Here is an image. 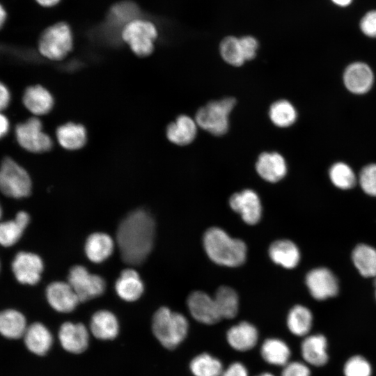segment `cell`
Instances as JSON below:
<instances>
[{
  "instance_id": "12",
  "label": "cell",
  "mask_w": 376,
  "mask_h": 376,
  "mask_svg": "<svg viewBox=\"0 0 376 376\" xmlns=\"http://www.w3.org/2000/svg\"><path fill=\"white\" fill-rule=\"evenodd\" d=\"M229 205L247 224L254 225L260 220L261 202L258 194L251 189L233 194L229 199Z\"/></svg>"
},
{
  "instance_id": "47",
  "label": "cell",
  "mask_w": 376,
  "mask_h": 376,
  "mask_svg": "<svg viewBox=\"0 0 376 376\" xmlns=\"http://www.w3.org/2000/svg\"><path fill=\"white\" fill-rule=\"evenodd\" d=\"M39 5L42 7L49 8L58 4L61 0H35Z\"/></svg>"
},
{
  "instance_id": "6",
  "label": "cell",
  "mask_w": 376,
  "mask_h": 376,
  "mask_svg": "<svg viewBox=\"0 0 376 376\" xmlns=\"http://www.w3.org/2000/svg\"><path fill=\"white\" fill-rule=\"evenodd\" d=\"M157 36L155 24L141 17L129 22L121 31L123 41L136 55L141 57L152 53Z\"/></svg>"
},
{
  "instance_id": "21",
  "label": "cell",
  "mask_w": 376,
  "mask_h": 376,
  "mask_svg": "<svg viewBox=\"0 0 376 376\" xmlns=\"http://www.w3.org/2000/svg\"><path fill=\"white\" fill-rule=\"evenodd\" d=\"M23 337L26 348L38 356L45 355L53 342L51 332L40 322H34L28 326Z\"/></svg>"
},
{
  "instance_id": "1",
  "label": "cell",
  "mask_w": 376,
  "mask_h": 376,
  "mask_svg": "<svg viewBox=\"0 0 376 376\" xmlns=\"http://www.w3.org/2000/svg\"><path fill=\"white\" fill-rule=\"evenodd\" d=\"M155 224L146 210L139 209L127 215L118 226L116 239L123 261L130 265L142 263L154 244Z\"/></svg>"
},
{
  "instance_id": "23",
  "label": "cell",
  "mask_w": 376,
  "mask_h": 376,
  "mask_svg": "<svg viewBox=\"0 0 376 376\" xmlns=\"http://www.w3.org/2000/svg\"><path fill=\"white\" fill-rule=\"evenodd\" d=\"M118 295L127 301L137 300L143 292L144 286L139 274L133 269L121 272L115 285Z\"/></svg>"
},
{
  "instance_id": "33",
  "label": "cell",
  "mask_w": 376,
  "mask_h": 376,
  "mask_svg": "<svg viewBox=\"0 0 376 376\" xmlns=\"http://www.w3.org/2000/svg\"><path fill=\"white\" fill-rule=\"evenodd\" d=\"M214 299L221 319L236 317L239 311V297L235 290L228 286H221L216 291Z\"/></svg>"
},
{
  "instance_id": "35",
  "label": "cell",
  "mask_w": 376,
  "mask_h": 376,
  "mask_svg": "<svg viewBox=\"0 0 376 376\" xmlns=\"http://www.w3.org/2000/svg\"><path fill=\"white\" fill-rule=\"evenodd\" d=\"M189 369L194 376H221L224 367L218 358L204 352L191 359Z\"/></svg>"
},
{
  "instance_id": "8",
  "label": "cell",
  "mask_w": 376,
  "mask_h": 376,
  "mask_svg": "<svg viewBox=\"0 0 376 376\" xmlns=\"http://www.w3.org/2000/svg\"><path fill=\"white\" fill-rule=\"evenodd\" d=\"M68 283L77 294L79 301H86L101 295L105 290L104 280L91 274L81 265L72 267L68 274Z\"/></svg>"
},
{
  "instance_id": "40",
  "label": "cell",
  "mask_w": 376,
  "mask_h": 376,
  "mask_svg": "<svg viewBox=\"0 0 376 376\" xmlns=\"http://www.w3.org/2000/svg\"><path fill=\"white\" fill-rule=\"evenodd\" d=\"M359 182L364 192L376 196V164H368L361 169Z\"/></svg>"
},
{
  "instance_id": "41",
  "label": "cell",
  "mask_w": 376,
  "mask_h": 376,
  "mask_svg": "<svg viewBox=\"0 0 376 376\" xmlns=\"http://www.w3.org/2000/svg\"><path fill=\"white\" fill-rule=\"evenodd\" d=\"M281 376H311V370L306 363L289 361L283 366Z\"/></svg>"
},
{
  "instance_id": "9",
  "label": "cell",
  "mask_w": 376,
  "mask_h": 376,
  "mask_svg": "<svg viewBox=\"0 0 376 376\" xmlns=\"http://www.w3.org/2000/svg\"><path fill=\"white\" fill-rule=\"evenodd\" d=\"M15 135L19 144L32 152H43L52 147L50 137L42 130V123L37 118H31L25 123L18 124Z\"/></svg>"
},
{
  "instance_id": "5",
  "label": "cell",
  "mask_w": 376,
  "mask_h": 376,
  "mask_svg": "<svg viewBox=\"0 0 376 376\" xmlns=\"http://www.w3.org/2000/svg\"><path fill=\"white\" fill-rule=\"evenodd\" d=\"M72 33L64 22L56 23L42 31L38 40L40 53L45 58L59 61L72 50Z\"/></svg>"
},
{
  "instance_id": "11",
  "label": "cell",
  "mask_w": 376,
  "mask_h": 376,
  "mask_svg": "<svg viewBox=\"0 0 376 376\" xmlns=\"http://www.w3.org/2000/svg\"><path fill=\"white\" fill-rule=\"evenodd\" d=\"M306 283L311 295L317 300H324L336 296L338 292L336 277L324 267L310 271L306 275Z\"/></svg>"
},
{
  "instance_id": "29",
  "label": "cell",
  "mask_w": 376,
  "mask_h": 376,
  "mask_svg": "<svg viewBox=\"0 0 376 376\" xmlns=\"http://www.w3.org/2000/svg\"><path fill=\"white\" fill-rule=\"evenodd\" d=\"M27 328L26 319L22 313L15 309H6L0 314V332L9 339L22 337Z\"/></svg>"
},
{
  "instance_id": "18",
  "label": "cell",
  "mask_w": 376,
  "mask_h": 376,
  "mask_svg": "<svg viewBox=\"0 0 376 376\" xmlns=\"http://www.w3.org/2000/svg\"><path fill=\"white\" fill-rule=\"evenodd\" d=\"M256 169L263 180L276 182L285 177L287 165L284 157L279 152H265L258 157Z\"/></svg>"
},
{
  "instance_id": "28",
  "label": "cell",
  "mask_w": 376,
  "mask_h": 376,
  "mask_svg": "<svg viewBox=\"0 0 376 376\" xmlns=\"http://www.w3.org/2000/svg\"><path fill=\"white\" fill-rule=\"evenodd\" d=\"M23 103L33 114L44 115L52 109L54 100L48 91L38 85L26 88L23 95Z\"/></svg>"
},
{
  "instance_id": "48",
  "label": "cell",
  "mask_w": 376,
  "mask_h": 376,
  "mask_svg": "<svg viewBox=\"0 0 376 376\" xmlns=\"http://www.w3.org/2000/svg\"><path fill=\"white\" fill-rule=\"evenodd\" d=\"M7 13L3 6L0 8L1 26H2L6 19Z\"/></svg>"
},
{
  "instance_id": "17",
  "label": "cell",
  "mask_w": 376,
  "mask_h": 376,
  "mask_svg": "<svg viewBox=\"0 0 376 376\" xmlns=\"http://www.w3.org/2000/svg\"><path fill=\"white\" fill-rule=\"evenodd\" d=\"M226 338L227 343L233 350L246 352L256 345L259 334L253 324L242 321L232 326L227 331Z\"/></svg>"
},
{
  "instance_id": "45",
  "label": "cell",
  "mask_w": 376,
  "mask_h": 376,
  "mask_svg": "<svg viewBox=\"0 0 376 376\" xmlns=\"http://www.w3.org/2000/svg\"><path fill=\"white\" fill-rule=\"evenodd\" d=\"M10 95L7 87L3 84L0 86V108L1 110L5 109L9 104Z\"/></svg>"
},
{
  "instance_id": "46",
  "label": "cell",
  "mask_w": 376,
  "mask_h": 376,
  "mask_svg": "<svg viewBox=\"0 0 376 376\" xmlns=\"http://www.w3.org/2000/svg\"><path fill=\"white\" fill-rule=\"evenodd\" d=\"M9 129V122L8 118L3 114L0 117V135L3 137L7 134Z\"/></svg>"
},
{
  "instance_id": "38",
  "label": "cell",
  "mask_w": 376,
  "mask_h": 376,
  "mask_svg": "<svg viewBox=\"0 0 376 376\" xmlns=\"http://www.w3.org/2000/svg\"><path fill=\"white\" fill-rule=\"evenodd\" d=\"M329 178L332 183L342 189L354 187L357 178L353 170L345 163L337 162L329 169Z\"/></svg>"
},
{
  "instance_id": "19",
  "label": "cell",
  "mask_w": 376,
  "mask_h": 376,
  "mask_svg": "<svg viewBox=\"0 0 376 376\" xmlns=\"http://www.w3.org/2000/svg\"><path fill=\"white\" fill-rule=\"evenodd\" d=\"M301 354L307 364L324 366L329 359L326 337L320 334L305 336L301 344Z\"/></svg>"
},
{
  "instance_id": "14",
  "label": "cell",
  "mask_w": 376,
  "mask_h": 376,
  "mask_svg": "<svg viewBox=\"0 0 376 376\" xmlns=\"http://www.w3.org/2000/svg\"><path fill=\"white\" fill-rule=\"evenodd\" d=\"M58 336L62 347L70 353L80 354L88 347V331L81 323H63L59 328Z\"/></svg>"
},
{
  "instance_id": "26",
  "label": "cell",
  "mask_w": 376,
  "mask_h": 376,
  "mask_svg": "<svg viewBox=\"0 0 376 376\" xmlns=\"http://www.w3.org/2000/svg\"><path fill=\"white\" fill-rule=\"evenodd\" d=\"M113 250V241L104 233H94L86 241L85 252L88 258L95 263L108 258Z\"/></svg>"
},
{
  "instance_id": "3",
  "label": "cell",
  "mask_w": 376,
  "mask_h": 376,
  "mask_svg": "<svg viewBox=\"0 0 376 376\" xmlns=\"http://www.w3.org/2000/svg\"><path fill=\"white\" fill-rule=\"evenodd\" d=\"M151 327L153 335L164 347L174 350L186 338L189 322L182 313L162 306L154 313Z\"/></svg>"
},
{
  "instance_id": "4",
  "label": "cell",
  "mask_w": 376,
  "mask_h": 376,
  "mask_svg": "<svg viewBox=\"0 0 376 376\" xmlns=\"http://www.w3.org/2000/svg\"><path fill=\"white\" fill-rule=\"evenodd\" d=\"M235 104L233 97L211 101L196 111L195 120L205 131L214 136H222L228 130L229 115Z\"/></svg>"
},
{
  "instance_id": "24",
  "label": "cell",
  "mask_w": 376,
  "mask_h": 376,
  "mask_svg": "<svg viewBox=\"0 0 376 376\" xmlns=\"http://www.w3.org/2000/svg\"><path fill=\"white\" fill-rule=\"evenodd\" d=\"M269 255L274 263L287 269L295 267L300 260L299 249L288 240L274 242L269 248Z\"/></svg>"
},
{
  "instance_id": "34",
  "label": "cell",
  "mask_w": 376,
  "mask_h": 376,
  "mask_svg": "<svg viewBox=\"0 0 376 376\" xmlns=\"http://www.w3.org/2000/svg\"><path fill=\"white\" fill-rule=\"evenodd\" d=\"M352 260L362 276L376 278V249L375 248L363 244H359L352 252Z\"/></svg>"
},
{
  "instance_id": "10",
  "label": "cell",
  "mask_w": 376,
  "mask_h": 376,
  "mask_svg": "<svg viewBox=\"0 0 376 376\" xmlns=\"http://www.w3.org/2000/svg\"><path fill=\"white\" fill-rule=\"evenodd\" d=\"M189 311L194 319L204 324H214L221 318L214 297L203 291L191 292L187 300Z\"/></svg>"
},
{
  "instance_id": "49",
  "label": "cell",
  "mask_w": 376,
  "mask_h": 376,
  "mask_svg": "<svg viewBox=\"0 0 376 376\" xmlns=\"http://www.w3.org/2000/svg\"><path fill=\"white\" fill-rule=\"evenodd\" d=\"M352 0H332L334 3L340 6H346L349 5L352 2Z\"/></svg>"
},
{
  "instance_id": "42",
  "label": "cell",
  "mask_w": 376,
  "mask_h": 376,
  "mask_svg": "<svg viewBox=\"0 0 376 376\" xmlns=\"http://www.w3.org/2000/svg\"><path fill=\"white\" fill-rule=\"evenodd\" d=\"M246 61L253 59L259 47L258 41L252 36L240 38Z\"/></svg>"
},
{
  "instance_id": "16",
  "label": "cell",
  "mask_w": 376,
  "mask_h": 376,
  "mask_svg": "<svg viewBox=\"0 0 376 376\" xmlns=\"http://www.w3.org/2000/svg\"><path fill=\"white\" fill-rule=\"evenodd\" d=\"M374 81L371 68L362 62L349 65L343 74V82L349 91L354 94H363L369 91Z\"/></svg>"
},
{
  "instance_id": "22",
  "label": "cell",
  "mask_w": 376,
  "mask_h": 376,
  "mask_svg": "<svg viewBox=\"0 0 376 376\" xmlns=\"http://www.w3.org/2000/svg\"><path fill=\"white\" fill-rule=\"evenodd\" d=\"M90 329L92 334L100 340H112L119 331V324L115 315L109 311L95 312L91 319Z\"/></svg>"
},
{
  "instance_id": "37",
  "label": "cell",
  "mask_w": 376,
  "mask_h": 376,
  "mask_svg": "<svg viewBox=\"0 0 376 376\" xmlns=\"http://www.w3.org/2000/svg\"><path fill=\"white\" fill-rule=\"evenodd\" d=\"M219 52L223 60L229 65L239 67L246 62L240 38L225 37L219 45Z\"/></svg>"
},
{
  "instance_id": "30",
  "label": "cell",
  "mask_w": 376,
  "mask_h": 376,
  "mask_svg": "<svg viewBox=\"0 0 376 376\" xmlns=\"http://www.w3.org/2000/svg\"><path fill=\"white\" fill-rule=\"evenodd\" d=\"M56 136L60 145L67 150H77L82 148L86 142V132L79 124L68 123L58 127Z\"/></svg>"
},
{
  "instance_id": "27",
  "label": "cell",
  "mask_w": 376,
  "mask_h": 376,
  "mask_svg": "<svg viewBox=\"0 0 376 376\" xmlns=\"http://www.w3.org/2000/svg\"><path fill=\"white\" fill-rule=\"evenodd\" d=\"M141 10L134 1L125 0L113 4L109 10L107 19L110 26L123 28L129 22L140 18Z\"/></svg>"
},
{
  "instance_id": "15",
  "label": "cell",
  "mask_w": 376,
  "mask_h": 376,
  "mask_svg": "<svg viewBox=\"0 0 376 376\" xmlns=\"http://www.w3.org/2000/svg\"><path fill=\"white\" fill-rule=\"evenodd\" d=\"M46 297L52 308L60 313L72 311L80 302L71 285L62 281L50 283L46 289Z\"/></svg>"
},
{
  "instance_id": "7",
  "label": "cell",
  "mask_w": 376,
  "mask_h": 376,
  "mask_svg": "<svg viewBox=\"0 0 376 376\" xmlns=\"http://www.w3.org/2000/svg\"><path fill=\"white\" fill-rule=\"evenodd\" d=\"M0 187L8 196L19 198L28 196L31 191V180L27 172L10 158L2 161Z\"/></svg>"
},
{
  "instance_id": "2",
  "label": "cell",
  "mask_w": 376,
  "mask_h": 376,
  "mask_svg": "<svg viewBox=\"0 0 376 376\" xmlns=\"http://www.w3.org/2000/svg\"><path fill=\"white\" fill-rule=\"evenodd\" d=\"M203 242L207 255L218 265L235 267L242 265L246 260L245 243L231 237L221 228L212 227L207 230Z\"/></svg>"
},
{
  "instance_id": "25",
  "label": "cell",
  "mask_w": 376,
  "mask_h": 376,
  "mask_svg": "<svg viewBox=\"0 0 376 376\" xmlns=\"http://www.w3.org/2000/svg\"><path fill=\"white\" fill-rule=\"evenodd\" d=\"M263 359L267 363L284 366L290 361L291 351L288 344L283 340L277 338L265 339L260 350Z\"/></svg>"
},
{
  "instance_id": "20",
  "label": "cell",
  "mask_w": 376,
  "mask_h": 376,
  "mask_svg": "<svg viewBox=\"0 0 376 376\" xmlns=\"http://www.w3.org/2000/svg\"><path fill=\"white\" fill-rule=\"evenodd\" d=\"M198 125L195 120L187 115H180L169 123L166 128V137L178 146H187L196 138Z\"/></svg>"
},
{
  "instance_id": "44",
  "label": "cell",
  "mask_w": 376,
  "mask_h": 376,
  "mask_svg": "<svg viewBox=\"0 0 376 376\" xmlns=\"http://www.w3.org/2000/svg\"><path fill=\"white\" fill-rule=\"evenodd\" d=\"M221 376H249V372L243 363L235 361L224 368Z\"/></svg>"
},
{
  "instance_id": "36",
  "label": "cell",
  "mask_w": 376,
  "mask_h": 376,
  "mask_svg": "<svg viewBox=\"0 0 376 376\" xmlns=\"http://www.w3.org/2000/svg\"><path fill=\"white\" fill-rule=\"evenodd\" d=\"M297 116L295 107L286 100H277L269 107V117L272 123L279 127L292 125L296 121Z\"/></svg>"
},
{
  "instance_id": "43",
  "label": "cell",
  "mask_w": 376,
  "mask_h": 376,
  "mask_svg": "<svg viewBox=\"0 0 376 376\" xmlns=\"http://www.w3.org/2000/svg\"><path fill=\"white\" fill-rule=\"evenodd\" d=\"M360 27L366 36L376 37V10L366 14L361 20Z\"/></svg>"
},
{
  "instance_id": "13",
  "label": "cell",
  "mask_w": 376,
  "mask_h": 376,
  "mask_svg": "<svg viewBox=\"0 0 376 376\" xmlns=\"http://www.w3.org/2000/svg\"><path fill=\"white\" fill-rule=\"evenodd\" d=\"M12 269L19 283L34 285L40 279L43 263L38 255L21 251L15 256L12 263Z\"/></svg>"
},
{
  "instance_id": "31",
  "label": "cell",
  "mask_w": 376,
  "mask_h": 376,
  "mask_svg": "<svg viewBox=\"0 0 376 376\" xmlns=\"http://www.w3.org/2000/svg\"><path fill=\"white\" fill-rule=\"evenodd\" d=\"M287 327L295 336H308L313 324V315L311 311L301 305L292 307L287 316Z\"/></svg>"
},
{
  "instance_id": "39",
  "label": "cell",
  "mask_w": 376,
  "mask_h": 376,
  "mask_svg": "<svg viewBox=\"0 0 376 376\" xmlns=\"http://www.w3.org/2000/svg\"><path fill=\"white\" fill-rule=\"evenodd\" d=\"M343 373L345 376H371L372 367L366 359L355 355L345 362Z\"/></svg>"
},
{
  "instance_id": "50",
  "label": "cell",
  "mask_w": 376,
  "mask_h": 376,
  "mask_svg": "<svg viewBox=\"0 0 376 376\" xmlns=\"http://www.w3.org/2000/svg\"><path fill=\"white\" fill-rule=\"evenodd\" d=\"M256 376H275L274 375H273L272 373H268V372H263V373H261Z\"/></svg>"
},
{
  "instance_id": "32",
  "label": "cell",
  "mask_w": 376,
  "mask_h": 376,
  "mask_svg": "<svg viewBox=\"0 0 376 376\" xmlns=\"http://www.w3.org/2000/svg\"><path fill=\"white\" fill-rule=\"evenodd\" d=\"M29 215L24 211L19 212L14 220L3 222L0 225V242L4 246L15 244L21 237L29 223Z\"/></svg>"
}]
</instances>
